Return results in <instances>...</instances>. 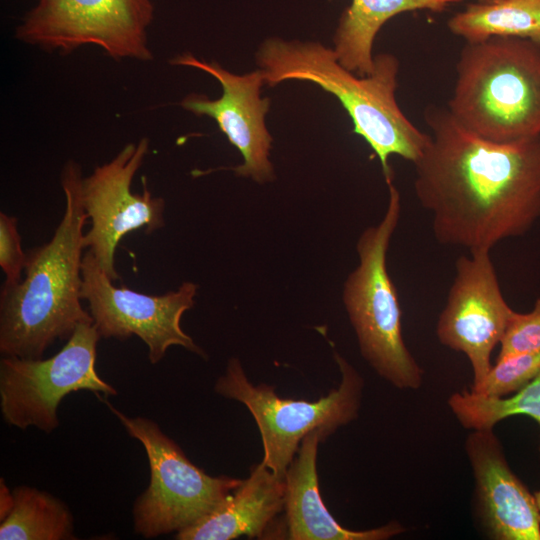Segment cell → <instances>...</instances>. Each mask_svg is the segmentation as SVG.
Wrapping results in <instances>:
<instances>
[{
    "instance_id": "cell-1",
    "label": "cell",
    "mask_w": 540,
    "mask_h": 540,
    "mask_svg": "<svg viewBox=\"0 0 540 540\" xmlns=\"http://www.w3.org/2000/svg\"><path fill=\"white\" fill-rule=\"evenodd\" d=\"M430 141L413 164L414 192L442 245L491 250L540 218V137L494 142L460 126L447 108L424 110Z\"/></svg>"
},
{
    "instance_id": "cell-2",
    "label": "cell",
    "mask_w": 540,
    "mask_h": 540,
    "mask_svg": "<svg viewBox=\"0 0 540 540\" xmlns=\"http://www.w3.org/2000/svg\"><path fill=\"white\" fill-rule=\"evenodd\" d=\"M65 211L52 238L27 252L25 277L2 286L0 353L40 359L56 340H68L77 326L93 322L81 305L84 225L81 167L68 161L61 172Z\"/></svg>"
},
{
    "instance_id": "cell-3",
    "label": "cell",
    "mask_w": 540,
    "mask_h": 540,
    "mask_svg": "<svg viewBox=\"0 0 540 540\" xmlns=\"http://www.w3.org/2000/svg\"><path fill=\"white\" fill-rule=\"evenodd\" d=\"M257 64L265 84L287 80L312 82L333 94L347 111L353 131L378 157L386 183L393 180L389 164L398 155L414 164L430 141L399 107V60L390 53L374 56V68L365 76L342 66L334 50L318 42L269 38L260 46Z\"/></svg>"
},
{
    "instance_id": "cell-4",
    "label": "cell",
    "mask_w": 540,
    "mask_h": 540,
    "mask_svg": "<svg viewBox=\"0 0 540 540\" xmlns=\"http://www.w3.org/2000/svg\"><path fill=\"white\" fill-rule=\"evenodd\" d=\"M455 71L447 110L460 126L494 142L540 137V43L465 42Z\"/></svg>"
},
{
    "instance_id": "cell-5",
    "label": "cell",
    "mask_w": 540,
    "mask_h": 540,
    "mask_svg": "<svg viewBox=\"0 0 540 540\" xmlns=\"http://www.w3.org/2000/svg\"><path fill=\"white\" fill-rule=\"evenodd\" d=\"M388 206L383 219L357 241L359 264L348 276L343 302L364 359L400 389L422 385L423 370L405 345L397 290L387 270V250L401 214V198L387 183Z\"/></svg>"
},
{
    "instance_id": "cell-6",
    "label": "cell",
    "mask_w": 540,
    "mask_h": 540,
    "mask_svg": "<svg viewBox=\"0 0 540 540\" xmlns=\"http://www.w3.org/2000/svg\"><path fill=\"white\" fill-rule=\"evenodd\" d=\"M334 358L341 373L340 384L316 401L280 398L273 386L253 385L238 358L228 361L225 373L215 383L217 394L248 408L261 435L262 462L280 479H285L306 435L315 430H324L330 435L358 416L363 378L337 352Z\"/></svg>"
},
{
    "instance_id": "cell-7",
    "label": "cell",
    "mask_w": 540,
    "mask_h": 540,
    "mask_svg": "<svg viewBox=\"0 0 540 540\" xmlns=\"http://www.w3.org/2000/svg\"><path fill=\"white\" fill-rule=\"evenodd\" d=\"M96 395L147 454L150 483L132 510L137 534L154 538L177 533L219 508L242 483L241 479L208 475L186 457L157 423L145 417L131 418Z\"/></svg>"
},
{
    "instance_id": "cell-8",
    "label": "cell",
    "mask_w": 540,
    "mask_h": 540,
    "mask_svg": "<svg viewBox=\"0 0 540 540\" xmlns=\"http://www.w3.org/2000/svg\"><path fill=\"white\" fill-rule=\"evenodd\" d=\"M152 0H36L15 37L49 52L97 46L114 60L153 58L148 29Z\"/></svg>"
},
{
    "instance_id": "cell-9",
    "label": "cell",
    "mask_w": 540,
    "mask_h": 540,
    "mask_svg": "<svg viewBox=\"0 0 540 540\" xmlns=\"http://www.w3.org/2000/svg\"><path fill=\"white\" fill-rule=\"evenodd\" d=\"M100 338L93 322L82 323L63 348L50 358L3 356L0 408L6 424L51 433L60 424L57 409L66 395L80 390L116 395L117 390L95 369Z\"/></svg>"
},
{
    "instance_id": "cell-10",
    "label": "cell",
    "mask_w": 540,
    "mask_h": 540,
    "mask_svg": "<svg viewBox=\"0 0 540 540\" xmlns=\"http://www.w3.org/2000/svg\"><path fill=\"white\" fill-rule=\"evenodd\" d=\"M81 298L101 338L139 337L148 348L151 364L161 361L171 346H181L201 357L205 352L181 328V318L194 305L198 285L182 283L176 291L148 295L116 287L88 250L81 266Z\"/></svg>"
},
{
    "instance_id": "cell-11",
    "label": "cell",
    "mask_w": 540,
    "mask_h": 540,
    "mask_svg": "<svg viewBox=\"0 0 540 540\" xmlns=\"http://www.w3.org/2000/svg\"><path fill=\"white\" fill-rule=\"evenodd\" d=\"M148 152L146 137L130 142L81 180V201L91 224L84 247L113 281L119 279L115 251L121 239L140 228L151 233L164 226V199L147 188L141 194L132 192L133 178Z\"/></svg>"
},
{
    "instance_id": "cell-12",
    "label": "cell",
    "mask_w": 540,
    "mask_h": 540,
    "mask_svg": "<svg viewBox=\"0 0 540 540\" xmlns=\"http://www.w3.org/2000/svg\"><path fill=\"white\" fill-rule=\"evenodd\" d=\"M469 253L456 261L436 335L442 345L467 356L475 387L491 369L492 351L515 311L503 296L490 251Z\"/></svg>"
},
{
    "instance_id": "cell-13",
    "label": "cell",
    "mask_w": 540,
    "mask_h": 540,
    "mask_svg": "<svg viewBox=\"0 0 540 540\" xmlns=\"http://www.w3.org/2000/svg\"><path fill=\"white\" fill-rule=\"evenodd\" d=\"M171 63L202 70L220 83V98L211 100L204 95L191 94L180 105L197 116L214 119L229 142L240 151L244 162L234 168L236 175L251 177L258 183L271 181L274 177L269 160L272 137L264 121L270 100L260 97L261 86L265 84L262 71L237 75L217 62H207L190 53L178 55Z\"/></svg>"
},
{
    "instance_id": "cell-14",
    "label": "cell",
    "mask_w": 540,
    "mask_h": 540,
    "mask_svg": "<svg viewBox=\"0 0 540 540\" xmlns=\"http://www.w3.org/2000/svg\"><path fill=\"white\" fill-rule=\"evenodd\" d=\"M465 450L475 479V513L487 537L540 540L538 503L510 469L493 428L473 430Z\"/></svg>"
},
{
    "instance_id": "cell-15",
    "label": "cell",
    "mask_w": 540,
    "mask_h": 540,
    "mask_svg": "<svg viewBox=\"0 0 540 540\" xmlns=\"http://www.w3.org/2000/svg\"><path fill=\"white\" fill-rule=\"evenodd\" d=\"M329 434L315 430L304 437L285 475L287 538L292 540H386L405 531L397 521L368 530L341 526L322 501L317 474L318 444Z\"/></svg>"
},
{
    "instance_id": "cell-16",
    "label": "cell",
    "mask_w": 540,
    "mask_h": 540,
    "mask_svg": "<svg viewBox=\"0 0 540 540\" xmlns=\"http://www.w3.org/2000/svg\"><path fill=\"white\" fill-rule=\"evenodd\" d=\"M285 482L262 461L215 511L179 531L178 540H231L261 537L284 509Z\"/></svg>"
},
{
    "instance_id": "cell-17",
    "label": "cell",
    "mask_w": 540,
    "mask_h": 540,
    "mask_svg": "<svg viewBox=\"0 0 540 540\" xmlns=\"http://www.w3.org/2000/svg\"><path fill=\"white\" fill-rule=\"evenodd\" d=\"M462 0H352L342 13L334 35L339 63L359 76L374 68L373 44L392 17L416 10L442 13Z\"/></svg>"
},
{
    "instance_id": "cell-18",
    "label": "cell",
    "mask_w": 540,
    "mask_h": 540,
    "mask_svg": "<svg viewBox=\"0 0 540 540\" xmlns=\"http://www.w3.org/2000/svg\"><path fill=\"white\" fill-rule=\"evenodd\" d=\"M465 42L512 37L540 43V0H500L469 3L447 23Z\"/></svg>"
},
{
    "instance_id": "cell-19",
    "label": "cell",
    "mask_w": 540,
    "mask_h": 540,
    "mask_svg": "<svg viewBox=\"0 0 540 540\" xmlns=\"http://www.w3.org/2000/svg\"><path fill=\"white\" fill-rule=\"evenodd\" d=\"M12 493L13 507L0 521L1 540L76 539L72 513L59 498L30 486Z\"/></svg>"
},
{
    "instance_id": "cell-20",
    "label": "cell",
    "mask_w": 540,
    "mask_h": 540,
    "mask_svg": "<svg viewBox=\"0 0 540 540\" xmlns=\"http://www.w3.org/2000/svg\"><path fill=\"white\" fill-rule=\"evenodd\" d=\"M447 403L467 429H491L499 421L515 415L529 416L540 427V372L509 398H487L464 390L453 393Z\"/></svg>"
},
{
    "instance_id": "cell-21",
    "label": "cell",
    "mask_w": 540,
    "mask_h": 540,
    "mask_svg": "<svg viewBox=\"0 0 540 540\" xmlns=\"http://www.w3.org/2000/svg\"><path fill=\"white\" fill-rule=\"evenodd\" d=\"M540 372V351L497 358L484 380L471 392L487 398H503L523 388Z\"/></svg>"
},
{
    "instance_id": "cell-22",
    "label": "cell",
    "mask_w": 540,
    "mask_h": 540,
    "mask_svg": "<svg viewBox=\"0 0 540 540\" xmlns=\"http://www.w3.org/2000/svg\"><path fill=\"white\" fill-rule=\"evenodd\" d=\"M540 351V298L528 313L515 311L501 339L497 358Z\"/></svg>"
},
{
    "instance_id": "cell-23",
    "label": "cell",
    "mask_w": 540,
    "mask_h": 540,
    "mask_svg": "<svg viewBox=\"0 0 540 540\" xmlns=\"http://www.w3.org/2000/svg\"><path fill=\"white\" fill-rule=\"evenodd\" d=\"M27 253L22 249L17 219L0 213V266L5 274L3 286L15 285L22 280Z\"/></svg>"
},
{
    "instance_id": "cell-24",
    "label": "cell",
    "mask_w": 540,
    "mask_h": 540,
    "mask_svg": "<svg viewBox=\"0 0 540 540\" xmlns=\"http://www.w3.org/2000/svg\"><path fill=\"white\" fill-rule=\"evenodd\" d=\"M14 504L12 491L9 490L3 478L0 480V521L10 512Z\"/></svg>"
},
{
    "instance_id": "cell-25",
    "label": "cell",
    "mask_w": 540,
    "mask_h": 540,
    "mask_svg": "<svg viewBox=\"0 0 540 540\" xmlns=\"http://www.w3.org/2000/svg\"><path fill=\"white\" fill-rule=\"evenodd\" d=\"M497 1H500V0H477V2H480V3H491V2H497Z\"/></svg>"
}]
</instances>
